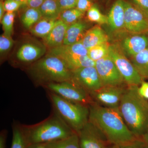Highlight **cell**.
Returning a JSON list of instances; mask_svg holds the SVG:
<instances>
[{
	"instance_id": "31",
	"label": "cell",
	"mask_w": 148,
	"mask_h": 148,
	"mask_svg": "<svg viewBox=\"0 0 148 148\" xmlns=\"http://www.w3.org/2000/svg\"><path fill=\"white\" fill-rule=\"evenodd\" d=\"M14 41L11 36L3 34L0 36V52L1 54L5 53L10 50L13 46Z\"/></svg>"
},
{
	"instance_id": "13",
	"label": "cell",
	"mask_w": 148,
	"mask_h": 148,
	"mask_svg": "<svg viewBox=\"0 0 148 148\" xmlns=\"http://www.w3.org/2000/svg\"><path fill=\"white\" fill-rule=\"evenodd\" d=\"M119 46L125 55L134 56L147 49L148 32L131 34L124 38Z\"/></svg>"
},
{
	"instance_id": "48",
	"label": "cell",
	"mask_w": 148,
	"mask_h": 148,
	"mask_svg": "<svg viewBox=\"0 0 148 148\" xmlns=\"http://www.w3.org/2000/svg\"></svg>"
},
{
	"instance_id": "18",
	"label": "cell",
	"mask_w": 148,
	"mask_h": 148,
	"mask_svg": "<svg viewBox=\"0 0 148 148\" xmlns=\"http://www.w3.org/2000/svg\"><path fill=\"white\" fill-rule=\"evenodd\" d=\"M69 26L58 19L53 29L44 38L46 45L50 49L62 45L64 43L66 31Z\"/></svg>"
},
{
	"instance_id": "2",
	"label": "cell",
	"mask_w": 148,
	"mask_h": 148,
	"mask_svg": "<svg viewBox=\"0 0 148 148\" xmlns=\"http://www.w3.org/2000/svg\"><path fill=\"white\" fill-rule=\"evenodd\" d=\"M139 86H127L119 109L125 122L140 139L148 130V100L139 94Z\"/></svg>"
},
{
	"instance_id": "3",
	"label": "cell",
	"mask_w": 148,
	"mask_h": 148,
	"mask_svg": "<svg viewBox=\"0 0 148 148\" xmlns=\"http://www.w3.org/2000/svg\"><path fill=\"white\" fill-rule=\"evenodd\" d=\"M21 127L27 146L58 141L76 133L53 110L42 121L30 125L21 124Z\"/></svg>"
},
{
	"instance_id": "38",
	"label": "cell",
	"mask_w": 148,
	"mask_h": 148,
	"mask_svg": "<svg viewBox=\"0 0 148 148\" xmlns=\"http://www.w3.org/2000/svg\"><path fill=\"white\" fill-rule=\"evenodd\" d=\"M45 0H30L28 3L27 6L31 8H39Z\"/></svg>"
},
{
	"instance_id": "6",
	"label": "cell",
	"mask_w": 148,
	"mask_h": 148,
	"mask_svg": "<svg viewBox=\"0 0 148 148\" xmlns=\"http://www.w3.org/2000/svg\"><path fill=\"white\" fill-rule=\"evenodd\" d=\"M44 88L47 90L73 103L89 107L95 103L90 95L71 80L49 84Z\"/></svg>"
},
{
	"instance_id": "29",
	"label": "cell",
	"mask_w": 148,
	"mask_h": 148,
	"mask_svg": "<svg viewBox=\"0 0 148 148\" xmlns=\"http://www.w3.org/2000/svg\"><path fill=\"white\" fill-rule=\"evenodd\" d=\"M86 16L88 20L90 22L97 23L99 25L108 24V16L101 13L96 5L93 4L88 10Z\"/></svg>"
},
{
	"instance_id": "42",
	"label": "cell",
	"mask_w": 148,
	"mask_h": 148,
	"mask_svg": "<svg viewBox=\"0 0 148 148\" xmlns=\"http://www.w3.org/2000/svg\"><path fill=\"white\" fill-rule=\"evenodd\" d=\"M5 10L3 6V1H1L0 2V20L1 21L4 15Z\"/></svg>"
},
{
	"instance_id": "10",
	"label": "cell",
	"mask_w": 148,
	"mask_h": 148,
	"mask_svg": "<svg viewBox=\"0 0 148 148\" xmlns=\"http://www.w3.org/2000/svg\"><path fill=\"white\" fill-rule=\"evenodd\" d=\"M124 29L131 34L148 32V18L143 12L124 0Z\"/></svg>"
},
{
	"instance_id": "37",
	"label": "cell",
	"mask_w": 148,
	"mask_h": 148,
	"mask_svg": "<svg viewBox=\"0 0 148 148\" xmlns=\"http://www.w3.org/2000/svg\"><path fill=\"white\" fill-rule=\"evenodd\" d=\"M8 131L3 130L0 132V148H5Z\"/></svg>"
},
{
	"instance_id": "9",
	"label": "cell",
	"mask_w": 148,
	"mask_h": 148,
	"mask_svg": "<svg viewBox=\"0 0 148 148\" xmlns=\"http://www.w3.org/2000/svg\"><path fill=\"white\" fill-rule=\"evenodd\" d=\"M71 80L90 95L102 87L95 66L83 67L72 71Z\"/></svg>"
},
{
	"instance_id": "5",
	"label": "cell",
	"mask_w": 148,
	"mask_h": 148,
	"mask_svg": "<svg viewBox=\"0 0 148 148\" xmlns=\"http://www.w3.org/2000/svg\"><path fill=\"white\" fill-rule=\"evenodd\" d=\"M47 93L52 110L77 134L89 121V107L71 102L48 90Z\"/></svg>"
},
{
	"instance_id": "36",
	"label": "cell",
	"mask_w": 148,
	"mask_h": 148,
	"mask_svg": "<svg viewBox=\"0 0 148 148\" xmlns=\"http://www.w3.org/2000/svg\"><path fill=\"white\" fill-rule=\"evenodd\" d=\"M140 85L138 89L139 94L143 98L148 100V82L143 81Z\"/></svg>"
},
{
	"instance_id": "8",
	"label": "cell",
	"mask_w": 148,
	"mask_h": 148,
	"mask_svg": "<svg viewBox=\"0 0 148 148\" xmlns=\"http://www.w3.org/2000/svg\"><path fill=\"white\" fill-rule=\"evenodd\" d=\"M95 67L102 86L127 85L110 56L95 61Z\"/></svg>"
},
{
	"instance_id": "26",
	"label": "cell",
	"mask_w": 148,
	"mask_h": 148,
	"mask_svg": "<svg viewBox=\"0 0 148 148\" xmlns=\"http://www.w3.org/2000/svg\"><path fill=\"white\" fill-rule=\"evenodd\" d=\"M12 138L10 148H26L27 147L21 124L14 122L12 125Z\"/></svg>"
},
{
	"instance_id": "12",
	"label": "cell",
	"mask_w": 148,
	"mask_h": 148,
	"mask_svg": "<svg viewBox=\"0 0 148 148\" xmlns=\"http://www.w3.org/2000/svg\"><path fill=\"white\" fill-rule=\"evenodd\" d=\"M77 134L81 148H105L110 145L101 130L89 121Z\"/></svg>"
},
{
	"instance_id": "47",
	"label": "cell",
	"mask_w": 148,
	"mask_h": 148,
	"mask_svg": "<svg viewBox=\"0 0 148 148\" xmlns=\"http://www.w3.org/2000/svg\"></svg>"
},
{
	"instance_id": "22",
	"label": "cell",
	"mask_w": 148,
	"mask_h": 148,
	"mask_svg": "<svg viewBox=\"0 0 148 148\" xmlns=\"http://www.w3.org/2000/svg\"><path fill=\"white\" fill-rule=\"evenodd\" d=\"M130 61L143 79H148V50L130 57Z\"/></svg>"
},
{
	"instance_id": "27",
	"label": "cell",
	"mask_w": 148,
	"mask_h": 148,
	"mask_svg": "<svg viewBox=\"0 0 148 148\" xmlns=\"http://www.w3.org/2000/svg\"><path fill=\"white\" fill-rule=\"evenodd\" d=\"M84 13L76 8L70 9L61 12L59 19L67 25H70L79 21Z\"/></svg>"
},
{
	"instance_id": "21",
	"label": "cell",
	"mask_w": 148,
	"mask_h": 148,
	"mask_svg": "<svg viewBox=\"0 0 148 148\" xmlns=\"http://www.w3.org/2000/svg\"><path fill=\"white\" fill-rule=\"evenodd\" d=\"M58 19L42 17L30 29L31 33L37 37L45 38L53 29Z\"/></svg>"
},
{
	"instance_id": "17",
	"label": "cell",
	"mask_w": 148,
	"mask_h": 148,
	"mask_svg": "<svg viewBox=\"0 0 148 148\" xmlns=\"http://www.w3.org/2000/svg\"><path fill=\"white\" fill-rule=\"evenodd\" d=\"M108 36L104 30L100 26L96 25L86 31L81 42L88 49L95 46L108 42Z\"/></svg>"
},
{
	"instance_id": "4",
	"label": "cell",
	"mask_w": 148,
	"mask_h": 148,
	"mask_svg": "<svg viewBox=\"0 0 148 148\" xmlns=\"http://www.w3.org/2000/svg\"><path fill=\"white\" fill-rule=\"evenodd\" d=\"M28 72L37 86L71 80L72 71L60 58L48 55L32 64Z\"/></svg>"
},
{
	"instance_id": "15",
	"label": "cell",
	"mask_w": 148,
	"mask_h": 148,
	"mask_svg": "<svg viewBox=\"0 0 148 148\" xmlns=\"http://www.w3.org/2000/svg\"><path fill=\"white\" fill-rule=\"evenodd\" d=\"M45 53V49L34 44H24L16 53L17 59L23 64H30L37 61Z\"/></svg>"
},
{
	"instance_id": "33",
	"label": "cell",
	"mask_w": 148,
	"mask_h": 148,
	"mask_svg": "<svg viewBox=\"0 0 148 148\" xmlns=\"http://www.w3.org/2000/svg\"><path fill=\"white\" fill-rule=\"evenodd\" d=\"M128 2L139 9L145 15L148 14V0H128Z\"/></svg>"
},
{
	"instance_id": "1",
	"label": "cell",
	"mask_w": 148,
	"mask_h": 148,
	"mask_svg": "<svg viewBox=\"0 0 148 148\" xmlns=\"http://www.w3.org/2000/svg\"><path fill=\"white\" fill-rule=\"evenodd\" d=\"M89 121L101 130L114 147L132 145L140 140L132 134L119 108H110L95 103L89 106Z\"/></svg>"
},
{
	"instance_id": "23",
	"label": "cell",
	"mask_w": 148,
	"mask_h": 148,
	"mask_svg": "<svg viewBox=\"0 0 148 148\" xmlns=\"http://www.w3.org/2000/svg\"><path fill=\"white\" fill-rule=\"evenodd\" d=\"M39 9L42 17L59 19L62 12L56 0H45Z\"/></svg>"
},
{
	"instance_id": "20",
	"label": "cell",
	"mask_w": 148,
	"mask_h": 148,
	"mask_svg": "<svg viewBox=\"0 0 148 148\" xmlns=\"http://www.w3.org/2000/svg\"><path fill=\"white\" fill-rule=\"evenodd\" d=\"M58 53L86 56L88 53V49L85 47L81 41L70 45H62L57 47L50 49L49 51L48 55H55Z\"/></svg>"
},
{
	"instance_id": "43",
	"label": "cell",
	"mask_w": 148,
	"mask_h": 148,
	"mask_svg": "<svg viewBox=\"0 0 148 148\" xmlns=\"http://www.w3.org/2000/svg\"><path fill=\"white\" fill-rule=\"evenodd\" d=\"M21 5V6H25L28 5V0H16Z\"/></svg>"
},
{
	"instance_id": "45",
	"label": "cell",
	"mask_w": 148,
	"mask_h": 148,
	"mask_svg": "<svg viewBox=\"0 0 148 148\" xmlns=\"http://www.w3.org/2000/svg\"><path fill=\"white\" fill-rule=\"evenodd\" d=\"M105 148H111L109 147L108 146V147H106Z\"/></svg>"
},
{
	"instance_id": "19",
	"label": "cell",
	"mask_w": 148,
	"mask_h": 148,
	"mask_svg": "<svg viewBox=\"0 0 148 148\" xmlns=\"http://www.w3.org/2000/svg\"><path fill=\"white\" fill-rule=\"evenodd\" d=\"M88 27V24L80 20L69 26L63 45H70L81 41L87 31Z\"/></svg>"
},
{
	"instance_id": "14",
	"label": "cell",
	"mask_w": 148,
	"mask_h": 148,
	"mask_svg": "<svg viewBox=\"0 0 148 148\" xmlns=\"http://www.w3.org/2000/svg\"><path fill=\"white\" fill-rule=\"evenodd\" d=\"M124 0H116L108 16V24L112 31L124 29Z\"/></svg>"
},
{
	"instance_id": "7",
	"label": "cell",
	"mask_w": 148,
	"mask_h": 148,
	"mask_svg": "<svg viewBox=\"0 0 148 148\" xmlns=\"http://www.w3.org/2000/svg\"><path fill=\"white\" fill-rule=\"evenodd\" d=\"M109 55L114 62L127 86H140L144 80L137 71L119 45H110Z\"/></svg>"
},
{
	"instance_id": "35",
	"label": "cell",
	"mask_w": 148,
	"mask_h": 148,
	"mask_svg": "<svg viewBox=\"0 0 148 148\" xmlns=\"http://www.w3.org/2000/svg\"><path fill=\"white\" fill-rule=\"evenodd\" d=\"M61 11L76 8L77 0H56Z\"/></svg>"
},
{
	"instance_id": "28",
	"label": "cell",
	"mask_w": 148,
	"mask_h": 148,
	"mask_svg": "<svg viewBox=\"0 0 148 148\" xmlns=\"http://www.w3.org/2000/svg\"><path fill=\"white\" fill-rule=\"evenodd\" d=\"M111 44L109 42L104 43L88 49V56L93 61H96L109 55Z\"/></svg>"
},
{
	"instance_id": "11",
	"label": "cell",
	"mask_w": 148,
	"mask_h": 148,
	"mask_svg": "<svg viewBox=\"0 0 148 148\" xmlns=\"http://www.w3.org/2000/svg\"><path fill=\"white\" fill-rule=\"evenodd\" d=\"M127 86H102L90 96L95 103L101 106L118 108Z\"/></svg>"
},
{
	"instance_id": "46",
	"label": "cell",
	"mask_w": 148,
	"mask_h": 148,
	"mask_svg": "<svg viewBox=\"0 0 148 148\" xmlns=\"http://www.w3.org/2000/svg\"><path fill=\"white\" fill-rule=\"evenodd\" d=\"M147 50H148V47L147 48Z\"/></svg>"
},
{
	"instance_id": "32",
	"label": "cell",
	"mask_w": 148,
	"mask_h": 148,
	"mask_svg": "<svg viewBox=\"0 0 148 148\" xmlns=\"http://www.w3.org/2000/svg\"><path fill=\"white\" fill-rule=\"evenodd\" d=\"M3 6L6 12H14L18 10L21 5L16 0H5Z\"/></svg>"
},
{
	"instance_id": "34",
	"label": "cell",
	"mask_w": 148,
	"mask_h": 148,
	"mask_svg": "<svg viewBox=\"0 0 148 148\" xmlns=\"http://www.w3.org/2000/svg\"><path fill=\"white\" fill-rule=\"evenodd\" d=\"M94 4L92 0H77L76 8L84 13L87 12Z\"/></svg>"
},
{
	"instance_id": "25",
	"label": "cell",
	"mask_w": 148,
	"mask_h": 148,
	"mask_svg": "<svg viewBox=\"0 0 148 148\" xmlns=\"http://www.w3.org/2000/svg\"><path fill=\"white\" fill-rule=\"evenodd\" d=\"M47 147L48 148H81L77 133L65 139L47 143Z\"/></svg>"
},
{
	"instance_id": "40",
	"label": "cell",
	"mask_w": 148,
	"mask_h": 148,
	"mask_svg": "<svg viewBox=\"0 0 148 148\" xmlns=\"http://www.w3.org/2000/svg\"><path fill=\"white\" fill-rule=\"evenodd\" d=\"M140 139L143 143V148H148V130Z\"/></svg>"
},
{
	"instance_id": "44",
	"label": "cell",
	"mask_w": 148,
	"mask_h": 148,
	"mask_svg": "<svg viewBox=\"0 0 148 148\" xmlns=\"http://www.w3.org/2000/svg\"><path fill=\"white\" fill-rule=\"evenodd\" d=\"M146 16H147V18H148V14H147V15H146Z\"/></svg>"
},
{
	"instance_id": "16",
	"label": "cell",
	"mask_w": 148,
	"mask_h": 148,
	"mask_svg": "<svg viewBox=\"0 0 148 148\" xmlns=\"http://www.w3.org/2000/svg\"><path fill=\"white\" fill-rule=\"evenodd\" d=\"M53 56L62 60L71 71L83 67L95 66V61L90 59L88 55L58 53Z\"/></svg>"
},
{
	"instance_id": "30",
	"label": "cell",
	"mask_w": 148,
	"mask_h": 148,
	"mask_svg": "<svg viewBox=\"0 0 148 148\" xmlns=\"http://www.w3.org/2000/svg\"><path fill=\"white\" fill-rule=\"evenodd\" d=\"M15 14L14 12H6L4 15L1 21L4 34L11 36L13 32Z\"/></svg>"
},
{
	"instance_id": "41",
	"label": "cell",
	"mask_w": 148,
	"mask_h": 148,
	"mask_svg": "<svg viewBox=\"0 0 148 148\" xmlns=\"http://www.w3.org/2000/svg\"><path fill=\"white\" fill-rule=\"evenodd\" d=\"M26 148H48L47 143L32 144L27 145Z\"/></svg>"
},
{
	"instance_id": "39",
	"label": "cell",
	"mask_w": 148,
	"mask_h": 148,
	"mask_svg": "<svg viewBox=\"0 0 148 148\" xmlns=\"http://www.w3.org/2000/svg\"><path fill=\"white\" fill-rule=\"evenodd\" d=\"M143 147V143L140 139L137 143L132 145H128L120 147H114L113 148H142Z\"/></svg>"
},
{
	"instance_id": "24",
	"label": "cell",
	"mask_w": 148,
	"mask_h": 148,
	"mask_svg": "<svg viewBox=\"0 0 148 148\" xmlns=\"http://www.w3.org/2000/svg\"><path fill=\"white\" fill-rule=\"evenodd\" d=\"M42 17L39 8H29L21 15V21L25 28L31 29Z\"/></svg>"
}]
</instances>
